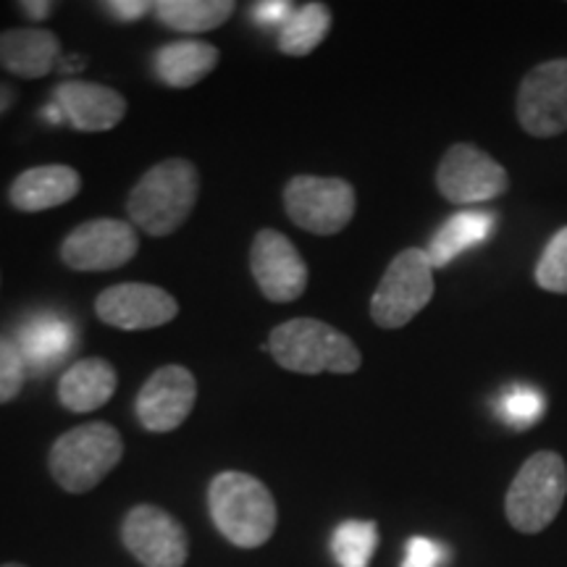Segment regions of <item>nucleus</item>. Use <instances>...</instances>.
I'll return each mask as SVG.
<instances>
[{"mask_svg":"<svg viewBox=\"0 0 567 567\" xmlns=\"http://www.w3.org/2000/svg\"><path fill=\"white\" fill-rule=\"evenodd\" d=\"M200 197V172L189 158H166L147 168L126 197L130 221L147 237L182 229Z\"/></svg>","mask_w":567,"mask_h":567,"instance_id":"nucleus-1","label":"nucleus"},{"mask_svg":"<svg viewBox=\"0 0 567 567\" xmlns=\"http://www.w3.org/2000/svg\"><path fill=\"white\" fill-rule=\"evenodd\" d=\"M268 352L284 371L300 375L358 373L363 354L344 331L318 318H292L268 334Z\"/></svg>","mask_w":567,"mask_h":567,"instance_id":"nucleus-2","label":"nucleus"},{"mask_svg":"<svg viewBox=\"0 0 567 567\" xmlns=\"http://www.w3.org/2000/svg\"><path fill=\"white\" fill-rule=\"evenodd\" d=\"M208 509L221 536L243 549L264 547L279 520L268 486L243 471H224L210 481Z\"/></svg>","mask_w":567,"mask_h":567,"instance_id":"nucleus-3","label":"nucleus"},{"mask_svg":"<svg viewBox=\"0 0 567 567\" xmlns=\"http://www.w3.org/2000/svg\"><path fill=\"white\" fill-rule=\"evenodd\" d=\"M124 439L111 423H84L63 431L51 446L48 467L63 492L87 494L122 463Z\"/></svg>","mask_w":567,"mask_h":567,"instance_id":"nucleus-4","label":"nucleus"},{"mask_svg":"<svg viewBox=\"0 0 567 567\" xmlns=\"http://www.w3.org/2000/svg\"><path fill=\"white\" fill-rule=\"evenodd\" d=\"M567 496V465L551 450L534 452L520 471L515 473L513 484L505 496V515L509 526L520 534L534 536L547 530L557 520L559 509Z\"/></svg>","mask_w":567,"mask_h":567,"instance_id":"nucleus-5","label":"nucleus"},{"mask_svg":"<svg viewBox=\"0 0 567 567\" xmlns=\"http://www.w3.org/2000/svg\"><path fill=\"white\" fill-rule=\"evenodd\" d=\"M434 264L421 247L394 255L371 297V318L381 329H402L434 300Z\"/></svg>","mask_w":567,"mask_h":567,"instance_id":"nucleus-6","label":"nucleus"},{"mask_svg":"<svg viewBox=\"0 0 567 567\" xmlns=\"http://www.w3.org/2000/svg\"><path fill=\"white\" fill-rule=\"evenodd\" d=\"M284 210L297 229L318 237H334L354 218L358 195L342 176L300 174L284 187Z\"/></svg>","mask_w":567,"mask_h":567,"instance_id":"nucleus-7","label":"nucleus"},{"mask_svg":"<svg viewBox=\"0 0 567 567\" xmlns=\"http://www.w3.org/2000/svg\"><path fill=\"white\" fill-rule=\"evenodd\" d=\"M436 189L444 200L455 205H478L505 195L509 174L486 151L471 142H457L439 161Z\"/></svg>","mask_w":567,"mask_h":567,"instance_id":"nucleus-8","label":"nucleus"},{"mask_svg":"<svg viewBox=\"0 0 567 567\" xmlns=\"http://www.w3.org/2000/svg\"><path fill=\"white\" fill-rule=\"evenodd\" d=\"M140 252V237L132 221L90 218L66 234L61 264L71 271H116Z\"/></svg>","mask_w":567,"mask_h":567,"instance_id":"nucleus-9","label":"nucleus"},{"mask_svg":"<svg viewBox=\"0 0 567 567\" xmlns=\"http://www.w3.org/2000/svg\"><path fill=\"white\" fill-rule=\"evenodd\" d=\"M515 113L530 137L547 140L567 132V59L544 61L523 76Z\"/></svg>","mask_w":567,"mask_h":567,"instance_id":"nucleus-10","label":"nucleus"},{"mask_svg":"<svg viewBox=\"0 0 567 567\" xmlns=\"http://www.w3.org/2000/svg\"><path fill=\"white\" fill-rule=\"evenodd\" d=\"M122 542L145 567H184L189 555L187 530L172 513L155 505H137L122 523Z\"/></svg>","mask_w":567,"mask_h":567,"instance_id":"nucleus-11","label":"nucleus"},{"mask_svg":"<svg viewBox=\"0 0 567 567\" xmlns=\"http://www.w3.org/2000/svg\"><path fill=\"white\" fill-rule=\"evenodd\" d=\"M250 271L260 295L276 305L300 300L310 279L308 264L302 260L300 250L292 245V239L276 229H260L255 234Z\"/></svg>","mask_w":567,"mask_h":567,"instance_id":"nucleus-12","label":"nucleus"},{"mask_svg":"<svg viewBox=\"0 0 567 567\" xmlns=\"http://www.w3.org/2000/svg\"><path fill=\"white\" fill-rule=\"evenodd\" d=\"M197 402V379L184 365H163L151 373L134 402V413L151 434H172L187 421Z\"/></svg>","mask_w":567,"mask_h":567,"instance_id":"nucleus-13","label":"nucleus"},{"mask_svg":"<svg viewBox=\"0 0 567 567\" xmlns=\"http://www.w3.org/2000/svg\"><path fill=\"white\" fill-rule=\"evenodd\" d=\"M95 316L113 329L145 331L172 323L179 316V302L155 284L124 281L97 295Z\"/></svg>","mask_w":567,"mask_h":567,"instance_id":"nucleus-14","label":"nucleus"},{"mask_svg":"<svg viewBox=\"0 0 567 567\" xmlns=\"http://www.w3.org/2000/svg\"><path fill=\"white\" fill-rule=\"evenodd\" d=\"M53 103L76 132H109L126 116V97L122 92L97 82L66 80L53 90Z\"/></svg>","mask_w":567,"mask_h":567,"instance_id":"nucleus-15","label":"nucleus"},{"mask_svg":"<svg viewBox=\"0 0 567 567\" xmlns=\"http://www.w3.org/2000/svg\"><path fill=\"white\" fill-rule=\"evenodd\" d=\"M82 193V176L66 163H45L21 172L11 182L9 200L21 213H42L74 200Z\"/></svg>","mask_w":567,"mask_h":567,"instance_id":"nucleus-16","label":"nucleus"},{"mask_svg":"<svg viewBox=\"0 0 567 567\" xmlns=\"http://www.w3.org/2000/svg\"><path fill=\"white\" fill-rule=\"evenodd\" d=\"M59 34L42 27H17L0 32V69L19 80H42L61 61Z\"/></svg>","mask_w":567,"mask_h":567,"instance_id":"nucleus-17","label":"nucleus"},{"mask_svg":"<svg viewBox=\"0 0 567 567\" xmlns=\"http://www.w3.org/2000/svg\"><path fill=\"white\" fill-rule=\"evenodd\" d=\"M118 375L109 360L84 358L66 368L59 381V402L69 413H92L101 410L116 394Z\"/></svg>","mask_w":567,"mask_h":567,"instance_id":"nucleus-18","label":"nucleus"},{"mask_svg":"<svg viewBox=\"0 0 567 567\" xmlns=\"http://www.w3.org/2000/svg\"><path fill=\"white\" fill-rule=\"evenodd\" d=\"M218 48L208 40L184 38L163 45L153 55L155 74L163 84L174 90H187L200 84L218 66Z\"/></svg>","mask_w":567,"mask_h":567,"instance_id":"nucleus-19","label":"nucleus"},{"mask_svg":"<svg viewBox=\"0 0 567 567\" xmlns=\"http://www.w3.org/2000/svg\"><path fill=\"white\" fill-rule=\"evenodd\" d=\"M494 213L486 210H463L457 216L446 218V224L434 234L429 245V258L434 268L450 266L457 255H463L471 247L484 245L488 234L494 231Z\"/></svg>","mask_w":567,"mask_h":567,"instance_id":"nucleus-20","label":"nucleus"},{"mask_svg":"<svg viewBox=\"0 0 567 567\" xmlns=\"http://www.w3.org/2000/svg\"><path fill=\"white\" fill-rule=\"evenodd\" d=\"M234 0H158L153 9L163 27L184 34L218 30L234 17Z\"/></svg>","mask_w":567,"mask_h":567,"instance_id":"nucleus-21","label":"nucleus"},{"mask_svg":"<svg viewBox=\"0 0 567 567\" xmlns=\"http://www.w3.org/2000/svg\"><path fill=\"white\" fill-rule=\"evenodd\" d=\"M71 344H74V331L69 323L59 321V318H34L21 331L19 352L24 358V365L45 373L71 350Z\"/></svg>","mask_w":567,"mask_h":567,"instance_id":"nucleus-22","label":"nucleus"},{"mask_svg":"<svg viewBox=\"0 0 567 567\" xmlns=\"http://www.w3.org/2000/svg\"><path fill=\"white\" fill-rule=\"evenodd\" d=\"M331 9L326 3H305L292 11L279 30V51L305 59L316 51L331 32Z\"/></svg>","mask_w":567,"mask_h":567,"instance_id":"nucleus-23","label":"nucleus"},{"mask_svg":"<svg viewBox=\"0 0 567 567\" xmlns=\"http://www.w3.org/2000/svg\"><path fill=\"white\" fill-rule=\"evenodd\" d=\"M379 547V526L373 520H344L331 536V551L342 567H368Z\"/></svg>","mask_w":567,"mask_h":567,"instance_id":"nucleus-24","label":"nucleus"},{"mask_svg":"<svg viewBox=\"0 0 567 567\" xmlns=\"http://www.w3.org/2000/svg\"><path fill=\"white\" fill-rule=\"evenodd\" d=\"M547 413V396L534 386H513L502 394L499 417L509 429L526 431Z\"/></svg>","mask_w":567,"mask_h":567,"instance_id":"nucleus-25","label":"nucleus"},{"mask_svg":"<svg viewBox=\"0 0 567 567\" xmlns=\"http://www.w3.org/2000/svg\"><path fill=\"white\" fill-rule=\"evenodd\" d=\"M536 284L544 292L567 295V226L544 247L536 264Z\"/></svg>","mask_w":567,"mask_h":567,"instance_id":"nucleus-26","label":"nucleus"},{"mask_svg":"<svg viewBox=\"0 0 567 567\" xmlns=\"http://www.w3.org/2000/svg\"><path fill=\"white\" fill-rule=\"evenodd\" d=\"M27 365L19 347L0 334V405H9L24 389Z\"/></svg>","mask_w":567,"mask_h":567,"instance_id":"nucleus-27","label":"nucleus"},{"mask_svg":"<svg viewBox=\"0 0 567 567\" xmlns=\"http://www.w3.org/2000/svg\"><path fill=\"white\" fill-rule=\"evenodd\" d=\"M444 559V547L442 544L431 542L425 536H415L408 542L405 559H402V567H439Z\"/></svg>","mask_w":567,"mask_h":567,"instance_id":"nucleus-28","label":"nucleus"},{"mask_svg":"<svg viewBox=\"0 0 567 567\" xmlns=\"http://www.w3.org/2000/svg\"><path fill=\"white\" fill-rule=\"evenodd\" d=\"M295 9H297V6L292 3V0H268V3H255L252 13H255V19L260 21V24L279 27V30H281L284 21L292 17Z\"/></svg>","mask_w":567,"mask_h":567,"instance_id":"nucleus-29","label":"nucleus"},{"mask_svg":"<svg viewBox=\"0 0 567 567\" xmlns=\"http://www.w3.org/2000/svg\"><path fill=\"white\" fill-rule=\"evenodd\" d=\"M101 9L109 11L118 21H137L147 11H153L155 3H151V0H105V3H101Z\"/></svg>","mask_w":567,"mask_h":567,"instance_id":"nucleus-30","label":"nucleus"},{"mask_svg":"<svg viewBox=\"0 0 567 567\" xmlns=\"http://www.w3.org/2000/svg\"><path fill=\"white\" fill-rule=\"evenodd\" d=\"M17 9L21 11V17L30 19V21H45L53 17L55 3L51 0H19Z\"/></svg>","mask_w":567,"mask_h":567,"instance_id":"nucleus-31","label":"nucleus"},{"mask_svg":"<svg viewBox=\"0 0 567 567\" xmlns=\"http://www.w3.org/2000/svg\"><path fill=\"white\" fill-rule=\"evenodd\" d=\"M17 101H19V90L13 87V84L0 80V116H6V113L17 105Z\"/></svg>","mask_w":567,"mask_h":567,"instance_id":"nucleus-32","label":"nucleus"},{"mask_svg":"<svg viewBox=\"0 0 567 567\" xmlns=\"http://www.w3.org/2000/svg\"><path fill=\"white\" fill-rule=\"evenodd\" d=\"M84 66H87V55H82V53L61 55V61H59V69L63 71V74H80Z\"/></svg>","mask_w":567,"mask_h":567,"instance_id":"nucleus-33","label":"nucleus"},{"mask_svg":"<svg viewBox=\"0 0 567 567\" xmlns=\"http://www.w3.org/2000/svg\"><path fill=\"white\" fill-rule=\"evenodd\" d=\"M0 567H27V565H21V563H3Z\"/></svg>","mask_w":567,"mask_h":567,"instance_id":"nucleus-34","label":"nucleus"}]
</instances>
